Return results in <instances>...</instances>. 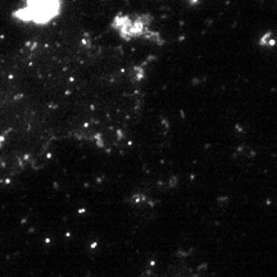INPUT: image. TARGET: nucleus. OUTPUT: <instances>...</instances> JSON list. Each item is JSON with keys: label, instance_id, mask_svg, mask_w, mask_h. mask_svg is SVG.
<instances>
[{"label": "nucleus", "instance_id": "nucleus-1", "mask_svg": "<svg viewBox=\"0 0 277 277\" xmlns=\"http://www.w3.org/2000/svg\"><path fill=\"white\" fill-rule=\"evenodd\" d=\"M61 0H24V7L14 12V17L22 22L45 24L59 16Z\"/></svg>", "mask_w": 277, "mask_h": 277}, {"label": "nucleus", "instance_id": "nucleus-2", "mask_svg": "<svg viewBox=\"0 0 277 277\" xmlns=\"http://www.w3.org/2000/svg\"><path fill=\"white\" fill-rule=\"evenodd\" d=\"M150 23L149 16H126L118 14L113 20V28L122 36L123 39L140 38L148 32V26Z\"/></svg>", "mask_w": 277, "mask_h": 277}, {"label": "nucleus", "instance_id": "nucleus-3", "mask_svg": "<svg viewBox=\"0 0 277 277\" xmlns=\"http://www.w3.org/2000/svg\"><path fill=\"white\" fill-rule=\"evenodd\" d=\"M266 43L267 46H274L275 44H276V41H275V39L271 38L270 34L264 35L263 38H262V41H260V44H264Z\"/></svg>", "mask_w": 277, "mask_h": 277}]
</instances>
